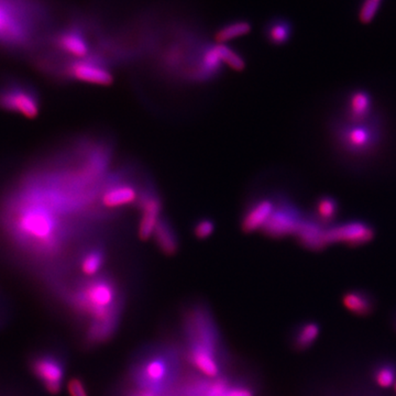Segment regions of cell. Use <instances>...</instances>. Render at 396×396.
Listing matches in <instances>:
<instances>
[{
  "label": "cell",
  "instance_id": "cell-1",
  "mask_svg": "<svg viewBox=\"0 0 396 396\" xmlns=\"http://www.w3.org/2000/svg\"><path fill=\"white\" fill-rule=\"evenodd\" d=\"M3 225L16 245L39 257L54 255L64 235L61 215L43 204L18 195L8 202Z\"/></svg>",
  "mask_w": 396,
  "mask_h": 396
},
{
  "label": "cell",
  "instance_id": "cell-2",
  "mask_svg": "<svg viewBox=\"0 0 396 396\" xmlns=\"http://www.w3.org/2000/svg\"><path fill=\"white\" fill-rule=\"evenodd\" d=\"M69 305L91 322L122 317L124 300L114 281L108 276L91 277L71 293Z\"/></svg>",
  "mask_w": 396,
  "mask_h": 396
},
{
  "label": "cell",
  "instance_id": "cell-3",
  "mask_svg": "<svg viewBox=\"0 0 396 396\" xmlns=\"http://www.w3.org/2000/svg\"><path fill=\"white\" fill-rule=\"evenodd\" d=\"M332 134L342 151L354 156H369L382 141L381 119L378 114L359 122L338 119L332 126Z\"/></svg>",
  "mask_w": 396,
  "mask_h": 396
},
{
  "label": "cell",
  "instance_id": "cell-4",
  "mask_svg": "<svg viewBox=\"0 0 396 396\" xmlns=\"http://www.w3.org/2000/svg\"><path fill=\"white\" fill-rule=\"evenodd\" d=\"M176 354L161 349L146 352L132 369V381L138 389L163 395L176 378Z\"/></svg>",
  "mask_w": 396,
  "mask_h": 396
},
{
  "label": "cell",
  "instance_id": "cell-5",
  "mask_svg": "<svg viewBox=\"0 0 396 396\" xmlns=\"http://www.w3.org/2000/svg\"><path fill=\"white\" fill-rule=\"evenodd\" d=\"M41 100L35 88L25 82L8 81L0 85V109L11 114L35 119L39 115Z\"/></svg>",
  "mask_w": 396,
  "mask_h": 396
},
{
  "label": "cell",
  "instance_id": "cell-6",
  "mask_svg": "<svg viewBox=\"0 0 396 396\" xmlns=\"http://www.w3.org/2000/svg\"><path fill=\"white\" fill-rule=\"evenodd\" d=\"M30 370L39 380L45 391L57 395L62 389L66 364L57 352H37L29 362Z\"/></svg>",
  "mask_w": 396,
  "mask_h": 396
},
{
  "label": "cell",
  "instance_id": "cell-7",
  "mask_svg": "<svg viewBox=\"0 0 396 396\" xmlns=\"http://www.w3.org/2000/svg\"><path fill=\"white\" fill-rule=\"evenodd\" d=\"M304 218L294 204L287 201L280 202L275 205L272 216L262 228L263 233L275 239L296 235Z\"/></svg>",
  "mask_w": 396,
  "mask_h": 396
},
{
  "label": "cell",
  "instance_id": "cell-8",
  "mask_svg": "<svg viewBox=\"0 0 396 396\" xmlns=\"http://www.w3.org/2000/svg\"><path fill=\"white\" fill-rule=\"evenodd\" d=\"M374 235V228L362 221H344L326 228L328 245L344 243L348 247H361L373 240Z\"/></svg>",
  "mask_w": 396,
  "mask_h": 396
},
{
  "label": "cell",
  "instance_id": "cell-9",
  "mask_svg": "<svg viewBox=\"0 0 396 396\" xmlns=\"http://www.w3.org/2000/svg\"><path fill=\"white\" fill-rule=\"evenodd\" d=\"M64 73L69 78L86 84L109 86L114 83L112 73L94 57L73 59L65 66Z\"/></svg>",
  "mask_w": 396,
  "mask_h": 396
},
{
  "label": "cell",
  "instance_id": "cell-10",
  "mask_svg": "<svg viewBox=\"0 0 396 396\" xmlns=\"http://www.w3.org/2000/svg\"><path fill=\"white\" fill-rule=\"evenodd\" d=\"M217 351L216 348L205 344H187L186 358L193 368L204 374L206 378L218 379L221 378V366Z\"/></svg>",
  "mask_w": 396,
  "mask_h": 396
},
{
  "label": "cell",
  "instance_id": "cell-11",
  "mask_svg": "<svg viewBox=\"0 0 396 396\" xmlns=\"http://www.w3.org/2000/svg\"><path fill=\"white\" fill-rule=\"evenodd\" d=\"M139 208L141 216L139 221L138 235L141 240L146 241L153 235L156 226L162 218V202L158 194H142Z\"/></svg>",
  "mask_w": 396,
  "mask_h": 396
},
{
  "label": "cell",
  "instance_id": "cell-12",
  "mask_svg": "<svg viewBox=\"0 0 396 396\" xmlns=\"http://www.w3.org/2000/svg\"><path fill=\"white\" fill-rule=\"evenodd\" d=\"M276 204L270 198H260L251 204L241 219V229L243 233H251L262 231L267 221L270 219Z\"/></svg>",
  "mask_w": 396,
  "mask_h": 396
},
{
  "label": "cell",
  "instance_id": "cell-13",
  "mask_svg": "<svg viewBox=\"0 0 396 396\" xmlns=\"http://www.w3.org/2000/svg\"><path fill=\"white\" fill-rule=\"evenodd\" d=\"M373 102L366 89H354L348 95L344 107V118L348 122H364L373 116Z\"/></svg>",
  "mask_w": 396,
  "mask_h": 396
},
{
  "label": "cell",
  "instance_id": "cell-14",
  "mask_svg": "<svg viewBox=\"0 0 396 396\" xmlns=\"http://www.w3.org/2000/svg\"><path fill=\"white\" fill-rule=\"evenodd\" d=\"M326 228L310 216L303 219L295 235L298 243L308 250L320 251L330 245L327 243Z\"/></svg>",
  "mask_w": 396,
  "mask_h": 396
},
{
  "label": "cell",
  "instance_id": "cell-15",
  "mask_svg": "<svg viewBox=\"0 0 396 396\" xmlns=\"http://www.w3.org/2000/svg\"><path fill=\"white\" fill-rule=\"evenodd\" d=\"M53 45L59 51L74 59L88 57L89 45L82 33L75 29L63 30L53 39Z\"/></svg>",
  "mask_w": 396,
  "mask_h": 396
},
{
  "label": "cell",
  "instance_id": "cell-16",
  "mask_svg": "<svg viewBox=\"0 0 396 396\" xmlns=\"http://www.w3.org/2000/svg\"><path fill=\"white\" fill-rule=\"evenodd\" d=\"M342 304L354 316L368 317L375 310V301L366 291L351 290L344 293Z\"/></svg>",
  "mask_w": 396,
  "mask_h": 396
},
{
  "label": "cell",
  "instance_id": "cell-17",
  "mask_svg": "<svg viewBox=\"0 0 396 396\" xmlns=\"http://www.w3.org/2000/svg\"><path fill=\"white\" fill-rule=\"evenodd\" d=\"M152 237L154 238L158 250L163 255H176L180 248V241L173 225L166 218L162 217L160 219Z\"/></svg>",
  "mask_w": 396,
  "mask_h": 396
},
{
  "label": "cell",
  "instance_id": "cell-18",
  "mask_svg": "<svg viewBox=\"0 0 396 396\" xmlns=\"http://www.w3.org/2000/svg\"><path fill=\"white\" fill-rule=\"evenodd\" d=\"M293 35V25L284 17L271 18L264 25V37L267 42L275 47L290 42Z\"/></svg>",
  "mask_w": 396,
  "mask_h": 396
},
{
  "label": "cell",
  "instance_id": "cell-19",
  "mask_svg": "<svg viewBox=\"0 0 396 396\" xmlns=\"http://www.w3.org/2000/svg\"><path fill=\"white\" fill-rule=\"evenodd\" d=\"M100 201L107 208L122 207L138 201V192L134 186L120 184L106 190Z\"/></svg>",
  "mask_w": 396,
  "mask_h": 396
},
{
  "label": "cell",
  "instance_id": "cell-20",
  "mask_svg": "<svg viewBox=\"0 0 396 396\" xmlns=\"http://www.w3.org/2000/svg\"><path fill=\"white\" fill-rule=\"evenodd\" d=\"M252 31V23L247 19H235L223 23L215 31L216 42L227 45L229 41L245 37Z\"/></svg>",
  "mask_w": 396,
  "mask_h": 396
},
{
  "label": "cell",
  "instance_id": "cell-21",
  "mask_svg": "<svg viewBox=\"0 0 396 396\" xmlns=\"http://www.w3.org/2000/svg\"><path fill=\"white\" fill-rule=\"evenodd\" d=\"M320 325L316 322H305L297 327L292 337V344L296 351H306L320 338Z\"/></svg>",
  "mask_w": 396,
  "mask_h": 396
},
{
  "label": "cell",
  "instance_id": "cell-22",
  "mask_svg": "<svg viewBox=\"0 0 396 396\" xmlns=\"http://www.w3.org/2000/svg\"><path fill=\"white\" fill-rule=\"evenodd\" d=\"M338 214H339V204L336 198L324 195L320 196L315 203L314 215L312 217L325 227H330L334 225Z\"/></svg>",
  "mask_w": 396,
  "mask_h": 396
},
{
  "label": "cell",
  "instance_id": "cell-23",
  "mask_svg": "<svg viewBox=\"0 0 396 396\" xmlns=\"http://www.w3.org/2000/svg\"><path fill=\"white\" fill-rule=\"evenodd\" d=\"M105 259H106V255L102 248H89L79 257V270L89 279L95 277L104 267Z\"/></svg>",
  "mask_w": 396,
  "mask_h": 396
},
{
  "label": "cell",
  "instance_id": "cell-24",
  "mask_svg": "<svg viewBox=\"0 0 396 396\" xmlns=\"http://www.w3.org/2000/svg\"><path fill=\"white\" fill-rule=\"evenodd\" d=\"M372 379L382 389L393 388L396 382V364L392 361H383L376 364L372 371Z\"/></svg>",
  "mask_w": 396,
  "mask_h": 396
},
{
  "label": "cell",
  "instance_id": "cell-25",
  "mask_svg": "<svg viewBox=\"0 0 396 396\" xmlns=\"http://www.w3.org/2000/svg\"><path fill=\"white\" fill-rule=\"evenodd\" d=\"M215 49L217 51L218 57L223 64L228 65L237 72H241L245 69V59L233 47L217 43V45H215Z\"/></svg>",
  "mask_w": 396,
  "mask_h": 396
},
{
  "label": "cell",
  "instance_id": "cell-26",
  "mask_svg": "<svg viewBox=\"0 0 396 396\" xmlns=\"http://www.w3.org/2000/svg\"><path fill=\"white\" fill-rule=\"evenodd\" d=\"M221 64L223 63H221V59L218 57L215 45L206 47L203 55H202V69H204L208 75H213L219 71Z\"/></svg>",
  "mask_w": 396,
  "mask_h": 396
},
{
  "label": "cell",
  "instance_id": "cell-27",
  "mask_svg": "<svg viewBox=\"0 0 396 396\" xmlns=\"http://www.w3.org/2000/svg\"><path fill=\"white\" fill-rule=\"evenodd\" d=\"M216 223L211 218H202L194 226V235L199 240H205L215 233Z\"/></svg>",
  "mask_w": 396,
  "mask_h": 396
},
{
  "label": "cell",
  "instance_id": "cell-28",
  "mask_svg": "<svg viewBox=\"0 0 396 396\" xmlns=\"http://www.w3.org/2000/svg\"><path fill=\"white\" fill-rule=\"evenodd\" d=\"M380 3L375 0H363L359 8V20L364 25L371 23L379 11Z\"/></svg>",
  "mask_w": 396,
  "mask_h": 396
},
{
  "label": "cell",
  "instance_id": "cell-29",
  "mask_svg": "<svg viewBox=\"0 0 396 396\" xmlns=\"http://www.w3.org/2000/svg\"><path fill=\"white\" fill-rule=\"evenodd\" d=\"M221 396H255V392L249 386L231 383Z\"/></svg>",
  "mask_w": 396,
  "mask_h": 396
},
{
  "label": "cell",
  "instance_id": "cell-30",
  "mask_svg": "<svg viewBox=\"0 0 396 396\" xmlns=\"http://www.w3.org/2000/svg\"><path fill=\"white\" fill-rule=\"evenodd\" d=\"M67 390L71 396H88L86 384L79 378H72L69 380L67 383Z\"/></svg>",
  "mask_w": 396,
  "mask_h": 396
},
{
  "label": "cell",
  "instance_id": "cell-31",
  "mask_svg": "<svg viewBox=\"0 0 396 396\" xmlns=\"http://www.w3.org/2000/svg\"><path fill=\"white\" fill-rule=\"evenodd\" d=\"M128 396H162L161 394L156 393V392L148 391V390L138 389L136 388L134 391L129 394Z\"/></svg>",
  "mask_w": 396,
  "mask_h": 396
},
{
  "label": "cell",
  "instance_id": "cell-32",
  "mask_svg": "<svg viewBox=\"0 0 396 396\" xmlns=\"http://www.w3.org/2000/svg\"><path fill=\"white\" fill-rule=\"evenodd\" d=\"M393 389H394V392H395V393H396V382H395V384H394V385H393Z\"/></svg>",
  "mask_w": 396,
  "mask_h": 396
},
{
  "label": "cell",
  "instance_id": "cell-33",
  "mask_svg": "<svg viewBox=\"0 0 396 396\" xmlns=\"http://www.w3.org/2000/svg\"><path fill=\"white\" fill-rule=\"evenodd\" d=\"M375 1H379V3H380V1H381V0H375Z\"/></svg>",
  "mask_w": 396,
  "mask_h": 396
},
{
  "label": "cell",
  "instance_id": "cell-34",
  "mask_svg": "<svg viewBox=\"0 0 396 396\" xmlns=\"http://www.w3.org/2000/svg\"><path fill=\"white\" fill-rule=\"evenodd\" d=\"M395 326H396V322H395Z\"/></svg>",
  "mask_w": 396,
  "mask_h": 396
}]
</instances>
